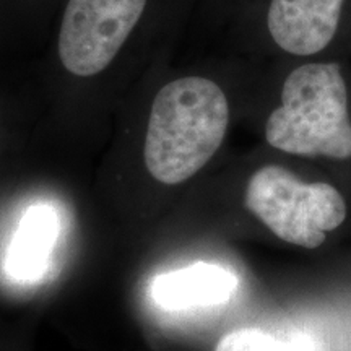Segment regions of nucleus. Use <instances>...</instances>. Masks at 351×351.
Wrapping results in <instances>:
<instances>
[{
    "label": "nucleus",
    "mask_w": 351,
    "mask_h": 351,
    "mask_svg": "<svg viewBox=\"0 0 351 351\" xmlns=\"http://www.w3.org/2000/svg\"><path fill=\"white\" fill-rule=\"evenodd\" d=\"M249 104L271 150L351 166V59L275 60Z\"/></svg>",
    "instance_id": "1"
},
{
    "label": "nucleus",
    "mask_w": 351,
    "mask_h": 351,
    "mask_svg": "<svg viewBox=\"0 0 351 351\" xmlns=\"http://www.w3.org/2000/svg\"><path fill=\"white\" fill-rule=\"evenodd\" d=\"M257 78L192 73L169 80L152 101L143 143L148 174L179 186L207 166L225 143L238 104H247Z\"/></svg>",
    "instance_id": "2"
},
{
    "label": "nucleus",
    "mask_w": 351,
    "mask_h": 351,
    "mask_svg": "<svg viewBox=\"0 0 351 351\" xmlns=\"http://www.w3.org/2000/svg\"><path fill=\"white\" fill-rule=\"evenodd\" d=\"M244 208L285 243L315 249L348 218V200L327 179H307L278 163L258 166L243 192Z\"/></svg>",
    "instance_id": "3"
},
{
    "label": "nucleus",
    "mask_w": 351,
    "mask_h": 351,
    "mask_svg": "<svg viewBox=\"0 0 351 351\" xmlns=\"http://www.w3.org/2000/svg\"><path fill=\"white\" fill-rule=\"evenodd\" d=\"M247 25L274 60L351 59V0H252Z\"/></svg>",
    "instance_id": "4"
},
{
    "label": "nucleus",
    "mask_w": 351,
    "mask_h": 351,
    "mask_svg": "<svg viewBox=\"0 0 351 351\" xmlns=\"http://www.w3.org/2000/svg\"><path fill=\"white\" fill-rule=\"evenodd\" d=\"M148 0H69L57 33L64 72L93 78L111 67L142 20Z\"/></svg>",
    "instance_id": "5"
},
{
    "label": "nucleus",
    "mask_w": 351,
    "mask_h": 351,
    "mask_svg": "<svg viewBox=\"0 0 351 351\" xmlns=\"http://www.w3.org/2000/svg\"><path fill=\"white\" fill-rule=\"evenodd\" d=\"M239 280L218 263L195 262L179 270L156 275L150 293L158 306L168 311L225 304L234 296Z\"/></svg>",
    "instance_id": "6"
},
{
    "label": "nucleus",
    "mask_w": 351,
    "mask_h": 351,
    "mask_svg": "<svg viewBox=\"0 0 351 351\" xmlns=\"http://www.w3.org/2000/svg\"><path fill=\"white\" fill-rule=\"evenodd\" d=\"M56 230V217L49 208L41 207L29 212L13 247L12 267L16 275L33 276L44 269L54 244Z\"/></svg>",
    "instance_id": "7"
},
{
    "label": "nucleus",
    "mask_w": 351,
    "mask_h": 351,
    "mask_svg": "<svg viewBox=\"0 0 351 351\" xmlns=\"http://www.w3.org/2000/svg\"><path fill=\"white\" fill-rule=\"evenodd\" d=\"M215 351H307V348L295 339H280L262 328L244 327L223 335Z\"/></svg>",
    "instance_id": "8"
}]
</instances>
